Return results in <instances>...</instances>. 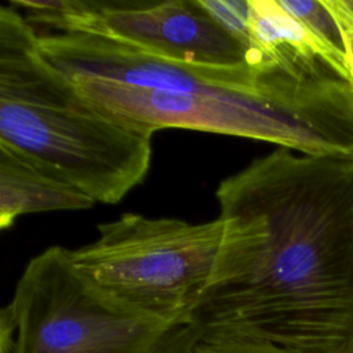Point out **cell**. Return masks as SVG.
<instances>
[{
  "label": "cell",
  "mask_w": 353,
  "mask_h": 353,
  "mask_svg": "<svg viewBox=\"0 0 353 353\" xmlns=\"http://www.w3.org/2000/svg\"><path fill=\"white\" fill-rule=\"evenodd\" d=\"M330 11L332 12L343 41L346 66L350 84L353 85V11L349 8L345 0H324Z\"/></svg>",
  "instance_id": "10"
},
{
  "label": "cell",
  "mask_w": 353,
  "mask_h": 353,
  "mask_svg": "<svg viewBox=\"0 0 353 353\" xmlns=\"http://www.w3.org/2000/svg\"><path fill=\"white\" fill-rule=\"evenodd\" d=\"M95 204L72 185L0 145V228L18 216L48 211L87 210Z\"/></svg>",
  "instance_id": "6"
},
{
  "label": "cell",
  "mask_w": 353,
  "mask_h": 353,
  "mask_svg": "<svg viewBox=\"0 0 353 353\" xmlns=\"http://www.w3.org/2000/svg\"><path fill=\"white\" fill-rule=\"evenodd\" d=\"M336 353H353V328Z\"/></svg>",
  "instance_id": "12"
},
{
  "label": "cell",
  "mask_w": 353,
  "mask_h": 353,
  "mask_svg": "<svg viewBox=\"0 0 353 353\" xmlns=\"http://www.w3.org/2000/svg\"><path fill=\"white\" fill-rule=\"evenodd\" d=\"M196 330L188 324L174 327L163 339L154 353H190Z\"/></svg>",
  "instance_id": "11"
},
{
  "label": "cell",
  "mask_w": 353,
  "mask_h": 353,
  "mask_svg": "<svg viewBox=\"0 0 353 353\" xmlns=\"http://www.w3.org/2000/svg\"><path fill=\"white\" fill-rule=\"evenodd\" d=\"M34 26L52 32L87 33L110 39L150 55L214 70L252 69L265 63L200 4V0L81 1L12 0Z\"/></svg>",
  "instance_id": "5"
},
{
  "label": "cell",
  "mask_w": 353,
  "mask_h": 353,
  "mask_svg": "<svg viewBox=\"0 0 353 353\" xmlns=\"http://www.w3.org/2000/svg\"><path fill=\"white\" fill-rule=\"evenodd\" d=\"M190 353H309L301 349L281 346L269 341L199 332L190 345Z\"/></svg>",
  "instance_id": "8"
},
{
  "label": "cell",
  "mask_w": 353,
  "mask_h": 353,
  "mask_svg": "<svg viewBox=\"0 0 353 353\" xmlns=\"http://www.w3.org/2000/svg\"><path fill=\"white\" fill-rule=\"evenodd\" d=\"M0 145L102 204L120 203L152 161V137L83 97L12 6L0 8Z\"/></svg>",
  "instance_id": "2"
},
{
  "label": "cell",
  "mask_w": 353,
  "mask_h": 353,
  "mask_svg": "<svg viewBox=\"0 0 353 353\" xmlns=\"http://www.w3.org/2000/svg\"><path fill=\"white\" fill-rule=\"evenodd\" d=\"M280 4L346 65L339 26L324 0H280Z\"/></svg>",
  "instance_id": "7"
},
{
  "label": "cell",
  "mask_w": 353,
  "mask_h": 353,
  "mask_svg": "<svg viewBox=\"0 0 353 353\" xmlns=\"http://www.w3.org/2000/svg\"><path fill=\"white\" fill-rule=\"evenodd\" d=\"M172 325L109 298L52 245L33 256L0 313V353H154Z\"/></svg>",
  "instance_id": "4"
},
{
  "label": "cell",
  "mask_w": 353,
  "mask_h": 353,
  "mask_svg": "<svg viewBox=\"0 0 353 353\" xmlns=\"http://www.w3.org/2000/svg\"><path fill=\"white\" fill-rule=\"evenodd\" d=\"M346 1V4L349 6V8L353 11V0H345Z\"/></svg>",
  "instance_id": "13"
},
{
  "label": "cell",
  "mask_w": 353,
  "mask_h": 353,
  "mask_svg": "<svg viewBox=\"0 0 353 353\" xmlns=\"http://www.w3.org/2000/svg\"><path fill=\"white\" fill-rule=\"evenodd\" d=\"M216 200L222 240L188 325L336 353L353 328V160L279 148Z\"/></svg>",
  "instance_id": "1"
},
{
  "label": "cell",
  "mask_w": 353,
  "mask_h": 353,
  "mask_svg": "<svg viewBox=\"0 0 353 353\" xmlns=\"http://www.w3.org/2000/svg\"><path fill=\"white\" fill-rule=\"evenodd\" d=\"M99 236L69 250L76 269L109 298L176 327L204 294L218 256L223 223H190L127 212L98 226Z\"/></svg>",
  "instance_id": "3"
},
{
  "label": "cell",
  "mask_w": 353,
  "mask_h": 353,
  "mask_svg": "<svg viewBox=\"0 0 353 353\" xmlns=\"http://www.w3.org/2000/svg\"><path fill=\"white\" fill-rule=\"evenodd\" d=\"M200 4L233 37H236L241 44H244L252 52H256L252 48L251 33H250L248 0H200Z\"/></svg>",
  "instance_id": "9"
}]
</instances>
